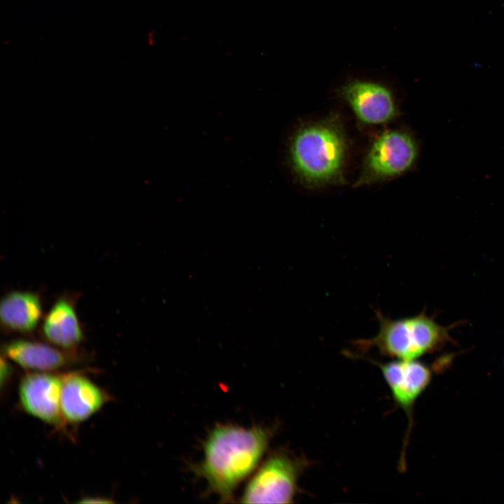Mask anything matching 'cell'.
<instances>
[{
    "mask_svg": "<svg viewBox=\"0 0 504 504\" xmlns=\"http://www.w3.org/2000/svg\"><path fill=\"white\" fill-rule=\"evenodd\" d=\"M63 374L27 372L18 386L21 409L27 414L58 429L66 424L61 410Z\"/></svg>",
    "mask_w": 504,
    "mask_h": 504,
    "instance_id": "5b68a950",
    "label": "cell"
},
{
    "mask_svg": "<svg viewBox=\"0 0 504 504\" xmlns=\"http://www.w3.org/2000/svg\"><path fill=\"white\" fill-rule=\"evenodd\" d=\"M307 462L277 453L270 456L248 482L241 502L289 503L297 492L298 481Z\"/></svg>",
    "mask_w": 504,
    "mask_h": 504,
    "instance_id": "277c9868",
    "label": "cell"
},
{
    "mask_svg": "<svg viewBox=\"0 0 504 504\" xmlns=\"http://www.w3.org/2000/svg\"><path fill=\"white\" fill-rule=\"evenodd\" d=\"M374 363L381 370L396 403L409 414L430 380L429 369L414 360Z\"/></svg>",
    "mask_w": 504,
    "mask_h": 504,
    "instance_id": "9c48e42d",
    "label": "cell"
},
{
    "mask_svg": "<svg viewBox=\"0 0 504 504\" xmlns=\"http://www.w3.org/2000/svg\"><path fill=\"white\" fill-rule=\"evenodd\" d=\"M9 360L2 354L1 358V388L7 386L12 376V368Z\"/></svg>",
    "mask_w": 504,
    "mask_h": 504,
    "instance_id": "4fadbf2b",
    "label": "cell"
},
{
    "mask_svg": "<svg viewBox=\"0 0 504 504\" xmlns=\"http://www.w3.org/2000/svg\"><path fill=\"white\" fill-rule=\"evenodd\" d=\"M109 400L108 394L84 372L63 374L61 410L66 424L76 425L85 421Z\"/></svg>",
    "mask_w": 504,
    "mask_h": 504,
    "instance_id": "52a82bcc",
    "label": "cell"
},
{
    "mask_svg": "<svg viewBox=\"0 0 504 504\" xmlns=\"http://www.w3.org/2000/svg\"><path fill=\"white\" fill-rule=\"evenodd\" d=\"M341 93L359 119L366 123L384 122L395 113L390 91L379 83L354 80L342 87Z\"/></svg>",
    "mask_w": 504,
    "mask_h": 504,
    "instance_id": "30bf717a",
    "label": "cell"
},
{
    "mask_svg": "<svg viewBox=\"0 0 504 504\" xmlns=\"http://www.w3.org/2000/svg\"><path fill=\"white\" fill-rule=\"evenodd\" d=\"M416 146L406 133L391 131L373 144L365 164L361 181L397 176L410 169L416 158Z\"/></svg>",
    "mask_w": 504,
    "mask_h": 504,
    "instance_id": "8992f818",
    "label": "cell"
},
{
    "mask_svg": "<svg viewBox=\"0 0 504 504\" xmlns=\"http://www.w3.org/2000/svg\"><path fill=\"white\" fill-rule=\"evenodd\" d=\"M78 502L81 503H110L112 500L102 497H85Z\"/></svg>",
    "mask_w": 504,
    "mask_h": 504,
    "instance_id": "5bb4252c",
    "label": "cell"
},
{
    "mask_svg": "<svg viewBox=\"0 0 504 504\" xmlns=\"http://www.w3.org/2000/svg\"><path fill=\"white\" fill-rule=\"evenodd\" d=\"M2 354L21 368L34 372H57L77 363L78 356L43 342L16 339L5 344Z\"/></svg>",
    "mask_w": 504,
    "mask_h": 504,
    "instance_id": "ba28073f",
    "label": "cell"
},
{
    "mask_svg": "<svg viewBox=\"0 0 504 504\" xmlns=\"http://www.w3.org/2000/svg\"><path fill=\"white\" fill-rule=\"evenodd\" d=\"M270 437V431L262 427L218 426L209 433L204 459L195 470L223 502L229 501L258 465Z\"/></svg>",
    "mask_w": 504,
    "mask_h": 504,
    "instance_id": "6da1fadb",
    "label": "cell"
},
{
    "mask_svg": "<svg viewBox=\"0 0 504 504\" xmlns=\"http://www.w3.org/2000/svg\"><path fill=\"white\" fill-rule=\"evenodd\" d=\"M45 340L60 349L74 351L84 338L74 302L67 297L56 300L41 326Z\"/></svg>",
    "mask_w": 504,
    "mask_h": 504,
    "instance_id": "8fae6325",
    "label": "cell"
},
{
    "mask_svg": "<svg viewBox=\"0 0 504 504\" xmlns=\"http://www.w3.org/2000/svg\"><path fill=\"white\" fill-rule=\"evenodd\" d=\"M345 141L335 125L326 122L298 130L289 145V160L295 172L306 182L324 183L340 175Z\"/></svg>",
    "mask_w": 504,
    "mask_h": 504,
    "instance_id": "7a4b0ae2",
    "label": "cell"
},
{
    "mask_svg": "<svg viewBox=\"0 0 504 504\" xmlns=\"http://www.w3.org/2000/svg\"><path fill=\"white\" fill-rule=\"evenodd\" d=\"M42 313L40 297L31 291H11L1 300L0 321L7 330L31 332L36 328Z\"/></svg>",
    "mask_w": 504,
    "mask_h": 504,
    "instance_id": "7c38bea8",
    "label": "cell"
},
{
    "mask_svg": "<svg viewBox=\"0 0 504 504\" xmlns=\"http://www.w3.org/2000/svg\"><path fill=\"white\" fill-rule=\"evenodd\" d=\"M379 321L377 334L353 343L362 353L377 349L381 354L400 360H414L436 349L447 336V330L421 314L392 319L375 312Z\"/></svg>",
    "mask_w": 504,
    "mask_h": 504,
    "instance_id": "3957f363",
    "label": "cell"
}]
</instances>
